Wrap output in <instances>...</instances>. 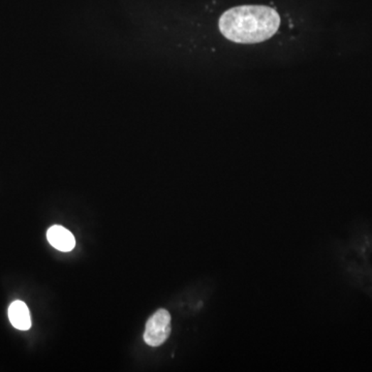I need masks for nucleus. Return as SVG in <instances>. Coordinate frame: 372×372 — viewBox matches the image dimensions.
<instances>
[{
	"mask_svg": "<svg viewBox=\"0 0 372 372\" xmlns=\"http://www.w3.org/2000/svg\"><path fill=\"white\" fill-rule=\"evenodd\" d=\"M9 319L11 325L18 330L26 331L31 327V312L22 301H14L9 307Z\"/></svg>",
	"mask_w": 372,
	"mask_h": 372,
	"instance_id": "4",
	"label": "nucleus"
},
{
	"mask_svg": "<svg viewBox=\"0 0 372 372\" xmlns=\"http://www.w3.org/2000/svg\"><path fill=\"white\" fill-rule=\"evenodd\" d=\"M171 330V314L168 310L159 309L146 323L144 340L150 346H161L170 336Z\"/></svg>",
	"mask_w": 372,
	"mask_h": 372,
	"instance_id": "2",
	"label": "nucleus"
},
{
	"mask_svg": "<svg viewBox=\"0 0 372 372\" xmlns=\"http://www.w3.org/2000/svg\"><path fill=\"white\" fill-rule=\"evenodd\" d=\"M277 11L265 6L230 9L219 19L221 34L238 44H257L272 38L280 28Z\"/></svg>",
	"mask_w": 372,
	"mask_h": 372,
	"instance_id": "1",
	"label": "nucleus"
},
{
	"mask_svg": "<svg viewBox=\"0 0 372 372\" xmlns=\"http://www.w3.org/2000/svg\"><path fill=\"white\" fill-rule=\"evenodd\" d=\"M47 239L54 248L63 253L70 252L76 246L74 235L61 225L50 228L47 232Z\"/></svg>",
	"mask_w": 372,
	"mask_h": 372,
	"instance_id": "3",
	"label": "nucleus"
}]
</instances>
